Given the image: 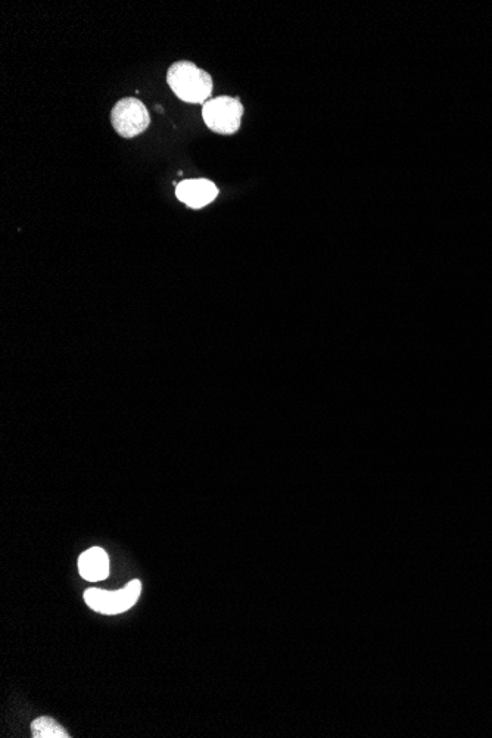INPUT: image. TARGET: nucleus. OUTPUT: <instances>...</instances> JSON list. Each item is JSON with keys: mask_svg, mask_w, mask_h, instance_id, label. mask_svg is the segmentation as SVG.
Here are the masks:
<instances>
[{"mask_svg": "<svg viewBox=\"0 0 492 738\" xmlns=\"http://www.w3.org/2000/svg\"><path fill=\"white\" fill-rule=\"evenodd\" d=\"M167 83L177 98L189 104L205 105L213 93V79L210 74L189 61L171 65L167 73Z\"/></svg>", "mask_w": 492, "mask_h": 738, "instance_id": "f257e3e1", "label": "nucleus"}, {"mask_svg": "<svg viewBox=\"0 0 492 738\" xmlns=\"http://www.w3.org/2000/svg\"><path fill=\"white\" fill-rule=\"evenodd\" d=\"M244 105L238 98L219 96L210 99L202 108V118L208 129L219 135H233L241 127Z\"/></svg>", "mask_w": 492, "mask_h": 738, "instance_id": "f03ea898", "label": "nucleus"}, {"mask_svg": "<svg viewBox=\"0 0 492 738\" xmlns=\"http://www.w3.org/2000/svg\"><path fill=\"white\" fill-rule=\"evenodd\" d=\"M142 584L139 579H133L126 588L120 591H105L98 588H89L84 593L87 606L95 612L104 615H118L132 609L139 599Z\"/></svg>", "mask_w": 492, "mask_h": 738, "instance_id": "7ed1b4c3", "label": "nucleus"}, {"mask_svg": "<svg viewBox=\"0 0 492 738\" xmlns=\"http://www.w3.org/2000/svg\"><path fill=\"white\" fill-rule=\"evenodd\" d=\"M111 123L118 135L132 139L148 129L151 115L139 99L123 98L112 108Z\"/></svg>", "mask_w": 492, "mask_h": 738, "instance_id": "20e7f679", "label": "nucleus"}, {"mask_svg": "<svg viewBox=\"0 0 492 738\" xmlns=\"http://www.w3.org/2000/svg\"><path fill=\"white\" fill-rule=\"evenodd\" d=\"M219 195V189L211 180H183L176 186V196L191 208H202L211 204Z\"/></svg>", "mask_w": 492, "mask_h": 738, "instance_id": "39448f33", "label": "nucleus"}, {"mask_svg": "<svg viewBox=\"0 0 492 738\" xmlns=\"http://www.w3.org/2000/svg\"><path fill=\"white\" fill-rule=\"evenodd\" d=\"M79 571L86 581H104L110 575V557L101 547H92L84 551L79 559Z\"/></svg>", "mask_w": 492, "mask_h": 738, "instance_id": "423d86ee", "label": "nucleus"}, {"mask_svg": "<svg viewBox=\"0 0 492 738\" xmlns=\"http://www.w3.org/2000/svg\"><path fill=\"white\" fill-rule=\"evenodd\" d=\"M31 733L34 738H70V734L55 721V719L49 718V716H42L37 718L36 721L31 724Z\"/></svg>", "mask_w": 492, "mask_h": 738, "instance_id": "0eeeda50", "label": "nucleus"}]
</instances>
